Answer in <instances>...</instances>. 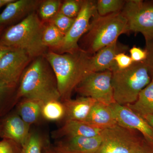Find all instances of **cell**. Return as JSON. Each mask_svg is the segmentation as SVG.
<instances>
[{"label":"cell","mask_w":153,"mask_h":153,"mask_svg":"<svg viewBox=\"0 0 153 153\" xmlns=\"http://www.w3.org/2000/svg\"><path fill=\"white\" fill-rule=\"evenodd\" d=\"M96 2L92 0L83 1L79 14L57 50L58 53H72L80 49L78 42L89 29L91 19L97 13Z\"/></svg>","instance_id":"obj_9"},{"label":"cell","mask_w":153,"mask_h":153,"mask_svg":"<svg viewBox=\"0 0 153 153\" xmlns=\"http://www.w3.org/2000/svg\"><path fill=\"white\" fill-rule=\"evenodd\" d=\"M47 143L37 131L30 132L27 140L22 147L21 153H43Z\"/></svg>","instance_id":"obj_24"},{"label":"cell","mask_w":153,"mask_h":153,"mask_svg":"<svg viewBox=\"0 0 153 153\" xmlns=\"http://www.w3.org/2000/svg\"><path fill=\"white\" fill-rule=\"evenodd\" d=\"M55 146L71 153H95L102 141L101 134L93 137H64Z\"/></svg>","instance_id":"obj_15"},{"label":"cell","mask_w":153,"mask_h":153,"mask_svg":"<svg viewBox=\"0 0 153 153\" xmlns=\"http://www.w3.org/2000/svg\"><path fill=\"white\" fill-rule=\"evenodd\" d=\"M74 19L66 16L59 12L49 22L54 25L65 36L73 25Z\"/></svg>","instance_id":"obj_27"},{"label":"cell","mask_w":153,"mask_h":153,"mask_svg":"<svg viewBox=\"0 0 153 153\" xmlns=\"http://www.w3.org/2000/svg\"><path fill=\"white\" fill-rule=\"evenodd\" d=\"M97 102L93 99L83 96L75 99L70 98L63 100L62 102L66 110L64 119L65 121H85Z\"/></svg>","instance_id":"obj_17"},{"label":"cell","mask_w":153,"mask_h":153,"mask_svg":"<svg viewBox=\"0 0 153 153\" xmlns=\"http://www.w3.org/2000/svg\"><path fill=\"white\" fill-rule=\"evenodd\" d=\"M61 1L59 0H46L39 6V18L43 22H49L59 12Z\"/></svg>","instance_id":"obj_23"},{"label":"cell","mask_w":153,"mask_h":153,"mask_svg":"<svg viewBox=\"0 0 153 153\" xmlns=\"http://www.w3.org/2000/svg\"><path fill=\"white\" fill-rule=\"evenodd\" d=\"M138 132L116 124L102 131V143L95 153H134L146 141Z\"/></svg>","instance_id":"obj_6"},{"label":"cell","mask_w":153,"mask_h":153,"mask_svg":"<svg viewBox=\"0 0 153 153\" xmlns=\"http://www.w3.org/2000/svg\"><path fill=\"white\" fill-rule=\"evenodd\" d=\"M128 33L127 22L121 11L100 16L97 12L91 21L90 27L84 36L82 49L93 55L114 41L122 34Z\"/></svg>","instance_id":"obj_4"},{"label":"cell","mask_w":153,"mask_h":153,"mask_svg":"<svg viewBox=\"0 0 153 153\" xmlns=\"http://www.w3.org/2000/svg\"><path fill=\"white\" fill-rule=\"evenodd\" d=\"M1 124V137L12 140L22 147L30 136V126L26 123L17 113L9 115Z\"/></svg>","instance_id":"obj_13"},{"label":"cell","mask_w":153,"mask_h":153,"mask_svg":"<svg viewBox=\"0 0 153 153\" xmlns=\"http://www.w3.org/2000/svg\"><path fill=\"white\" fill-rule=\"evenodd\" d=\"M22 147L11 140L2 139L0 140V153H21Z\"/></svg>","instance_id":"obj_28"},{"label":"cell","mask_w":153,"mask_h":153,"mask_svg":"<svg viewBox=\"0 0 153 153\" xmlns=\"http://www.w3.org/2000/svg\"><path fill=\"white\" fill-rule=\"evenodd\" d=\"M85 121L101 129L117 124L110 105L98 102L94 105Z\"/></svg>","instance_id":"obj_18"},{"label":"cell","mask_w":153,"mask_h":153,"mask_svg":"<svg viewBox=\"0 0 153 153\" xmlns=\"http://www.w3.org/2000/svg\"><path fill=\"white\" fill-rule=\"evenodd\" d=\"M126 1L123 0H98L96 2V10L100 16L120 12Z\"/></svg>","instance_id":"obj_25"},{"label":"cell","mask_w":153,"mask_h":153,"mask_svg":"<svg viewBox=\"0 0 153 153\" xmlns=\"http://www.w3.org/2000/svg\"><path fill=\"white\" fill-rule=\"evenodd\" d=\"M3 27L0 26V37L2 33H3Z\"/></svg>","instance_id":"obj_38"},{"label":"cell","mask_w":153,"mask_h":153,"mask_svg":"<svg viewBox=\"0 0 153 153\" xmlns=\"http://www.w3.org/2000/svg\"><path fill=\"white\" fill-rule=\"evenodd\" d=\"M43 102L29 99H23L17 107V114L29 126L36 123L41 116Z\"/></svg>","instance_id":"obj_20"},{"label":"cell","mask_w":153,"mask_h":153,"mask_svg":"<svg viewBox=\"0 0 153 153\" xmlns=\"http://www.w3.org/2000/svg\"><path fill=\"white\" fill-rule=\"evenodd\" d=\"M13 0H0V9L4 6H6Z\"/></svg>","instance_id":"obj_37"},{"label":"cell","mask_w":153,"mask_h":153,"mask_svg":"<svg viewBox=\"0 0 153 153\" xmlns=\"http://www.w3.org/2000/svg\"><path fill=\"white\" fill-rule=\"evenodd\" d=\"M117 68L124 69L129 67L134 63L130 57L125 53H120L116 55L114 58Z\"/></svg>","instance_id":"obj_29"},{"label":"cell","mask_w":153,"mask_h":153,"mask_svg":"<svg viewBox=\"0 0 153 153\" xmlns=\"http://www.w3.org/2000/svg\"><path fill=\"white\" fill-rule=\"evenodd\" d=\"M66 110L62 102L59 100H50L43 103L41 116L49 121H58L65 119Z\"/></svg>","instance_id":"obj_21"},{"label":"cell","mask_w":153,"mask_h":153,"mask_svg":"<svg viewBox=\"0 0 153 153\" xmlns=\"http://www.w3.org/2000/svg\"><path fill=\"white\" fill-rule=\"evenodd\" d=\"M145 49L147 53V56L145 62L149 68L151 77L153 78V39L146 41Z\"/></svg>","instance_id":"obj_30"},{"label":"cell","mask_w":153,"mask_h":153,"mask_svg":"<svg viewBox=\"0 0 153 153\" xmlns=\"http://www.w3.org/2000/svg\"><path fill=\"white\" fill-rule=\"evenodd\" d=\"M16 87V85L0 81V107Z\"/></svg>","instance_id":"obj_32"},{"label":"cell","mask_w":153,"mask_h":153,"mask_svg":"<svg viewBox=\"0 0 153 153\" xmlns=\"http://www.w3.org/2000/svg\"><path fill=\"white\" fill-rule=\"evenodd\" d=\"M41 1L36 0H13L0 13V26L13 24L32 13Z\"/></svg>","instance_id":"obj_14"},{"label":"cell","mask_w":153,"mask_h":153,"mask_svg":"<svg viewBox=\"0 0 153 153\" xmlns=\"http://www.w3.org/2000/svg\"><path fill=\"white\" fill-rule=\"evenodd\" d=\"M44 27L39 16L33 12L5 30L0 37V44L24 50L32 59L43 56L47 48L42 41Z\"/></svg>","instance_id":"obj_3"},{"label":"cell","mask_w":153,"mask_h":153,"mask_svg":"<svg viewBox=\"0 0 153 153\" xmlns=\"http://www.w3.org/2000/svg\"><path fill=\"white\" fill-rule=\"evenodd\" d=\"M43 153H71L61 149L56 146H51L47 142L44 146Z\"/></svg>","instance_id":"obj_33"},{"label":"cell","mask_w":153,"mask_h":153,"mask_svg":"<svg viewBox=\"0 0 153 153\" xmlns=\"http://www.w3.org/2000/svg\"><path fill=\"white\" fill-rule=\"evenodd\" d=\"M64 37L65 35L51 23L49 22L48 25H45L42 41L45 47L57 50L63 43Z\"/></svg>","instance_id":"obj_22"},{"label":"cell","mask_w":153,"mask_h":153,"mask_svg":"<svg viewBox=\"0 0 153 153\" xmlns=\"http://www.w3.org/2000/svg\"><path fill=\"white\" fill-rule=\"evenodd\" d=\"M112 72L109 70L91 72L76 86L75 90L82 96L95 100L107 105L115 103L111 85Z\"/></svg>","instance_id":"obj_8"},{"label":"cell","mask_w":153,"mask_h":153,"mask_svg":"<svg viewBox=\"0 0 153 153\" xmlns=\"http://www.w3.org/2000/svg\"><path fill=\"white\" fill-rule=\"evenodd\" d=\"M32 58L25 51L13 49L0 60V81L16 85Z\"/></svg>","instance_id":"obj_11"},{"label":"cell","mask_w":153,"mask_h":153,"mask_svg":"<svg viewBox=\"0 0 153 153\" xmlns=\"http://www.w3.org/2000/svg\"><path fill=\"white\" fill-rule=\"evenodd\" d=\"M121 13L127 22L128 33H140L146 41L153 39V1H126Z\"/></svg>","instance_id":"obj_7"},{"label":"cell","mask_w":153,"mask_h":153,"mask_svg":"<svg viewBox=\"0 0 153 153\" xmlns=\"http://www.w3.org/2000/svg\"><path fill=\"white\" fill-rule=\"evenodd\" d=\"M1 124L0 123V137L1 135Z\"/></svg>","instance_id":"obj_39"},{"label":"cell","mask_w":153,"mask_h":153,"mask_svg":"<svg viewBox=\"0 0 153 153\" xmlns=\"http://www.w3.org/2000/svg\"><path fill=\"white\" fill-rule=\"evenodd\" d=\"M130 57L134 62H140L144 61L147 56L146 49L140 47L134 46L129 50Z\"/></svg>","instance_id":"obj_31"},{"label":"cell","mask_w":153,"mask_h":153,"mask_svg":"<svg viewBox=\"0 0 153 153\" xmlns=\"http://www.w3.org/2000/svg\"><path fill=\"white\" fill-rule=\"evenodd\" d=\"M141 116H153V78L141 91L136 101L126 105Z\"/></svg>","instance_id":"obj_19"},{"label":"cell","mask_w":153,"mask_h":153,"mask_svg":"<svg viewBox=\"0 0 153 153\" xmlns=\"http://www.w3.org/2000/svg\"><path fill=\"white\" fill-rule=\"evenodd\" d=\"M128 47L114 41L106 47L99 50L91 58V72H101L109 70L112 72L118 69L114 58L120 53H125Z\"/></svg>","instance_id":"obj_12"},{"label":"cell","mask_w":153,"mask_h":153,"mask_svg":"<svg viewBox=\"0 0 153 153\" xmlns=\"http://www.w3.org/2000/svg\"><path fill=\"white\" fill-rule=\"evenodd\" d=\"M13 49L5 47V46H3V45H1L0 44V60L2 58L3 56L5 55L6 53L10 52V51Z\"/></svg>","instance_id":"obj_35"},{"label":"cell","mask_w":153,"mask_h":153,"mask_svg":"<svg viewBox=\"0 0 153 153\" xmlns=\"http://www.w3.org/2000/svg\"><path fill=\"white\" fill-rule=\"evenodd\" d=\"M151 80L145 61L134 62L128 68L112 71L111 85L115 102L123 105L133 104Z\"/></svg>","instance_id":"obj_5"},{"label":"cell","mask_w":153,"mask_h":153,"mask_svg":"<svg viewBox=\"0 0 153 153\" xmlns=\"http://www.w3.org/2000/svg\"><path fill=\"white\" fill-rule=\"evenodd\" d=\"M91 56L81 49L63 54L51 51L44 55L56 76L60 100L71 98L73 91L91 73Z\"/></svg>","instance_id":"obj_1"},{"label":"cell","mask_w":153,"mask_h":153,"mask_svg":"<svg viewBox=\"0 0 153 153\" xmlns=\"http://www.w3.org/2000/svg\"><path fill=\"white\" fill-rule=\"evenodd\" d=\"M19 82L16 100L29 99L43 103L60 100L56 76L43 55L36 57L26 68Z\"/></svg>","instance_id":"obj_2"},{"label":"cell","mask_w":153,"mask_h":153,"mask_svg":"<svg viewBox=\"0 0 153 153\" xmlns=\"http://www.w3.org/2000/svg\"><path fill=\"white\" fill-rule=\"evenodd\" d=\"M134 153H153V149L146 142Z\"/></svg>","instance_id":"obj_34"},{"label":"cell","mask_w":153,"mask_h":153,"mask_svg":"<svg viewBox=\"0 0 153 153\" xmlns=\"http://www.w3.org/2000/svg\"><path fill=\"white\" fill-rule=\"evenodd\" d=\"M83 1L66 0L61 4L59 12L66 16L75 19L79 14Z\"/></svg>","instance_id":"obj_26"},{"label":"cell","mask_w":153,"mask_h":153,"mask_svg":"<svg viewBox=\"0 0 153 153\" xmlns=\"http://www.w3.org/2000/svg\"><path fill=\"white\" fill-rule=\"evenodd\" d=\"M143 117L148 122V123L153 128V116L150 115H146Z\"/></svg>","instance_id":"obj_36"},{"label":"cell","mask_w":153,"mask_h":153,"mask_svg":"<svg viewBox=\"0 0 153 153\" xmlns=\"http://www.w3.org/2000/svg\"><path fill=\"white\" fill-rule=\"evenodd\" d=\"M63 126L52 132L54 139L74 137H93L100 135L102 130L85 121L66 120Z\"/></svg>","instance_id":"obj_16"},{"label":"cell","mask_w":153,"mask_h":153,"mask_svg":"<svg viewBox=\"0 0 153 153\" xmlns=\"http://www.w3.org/2000/svg\"><path fill=\"white\" fill-rule=\"evenodd\" d=\"M118 124L139 132L153 149V128L143 117L126 105L111 104Z\"/></svg>","instance_id":"obj_10"}]
</instances>
